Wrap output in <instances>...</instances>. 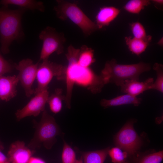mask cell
<instances>
[{"instance_id":"6da1fadb","label":"cell","mask_w":163,"mask_h":163,"mask_svg":"<svg viewBox=\"0 0 163 163\" xmlns=\"http://www.w3.org/2000/svg\"><path fill=\"white\" fill-rule=\"evenodd\" d=\"M80 49L69 45L66 56L68 65L66 66L65 78L66 93L65 102L66 107L71 108V101L74 86L77 85L86 88L93 94L99 93L105 85L100 75L96 74L90 68L80 66L78 59Z\"/></svg>"},{"instance_id":"7a4b0ae2","label":"cell","mask_w":163,"mask_h":163,"mask_svg":"<svg viewBox=\"0 0 163 163\" xmlns=\"http://www.w3.org/2000/svg\"><path fill=\"white\" fill-rule=\"evenodd\" d=\"M150 64L143 62L132 64H120L116 59H112L106 62L100 75L105 85L114 84L120 86L126 80L139 81L142 73L150 70Z\"/></svg>"},{"instance_id":"3957f363","label":"cell","mask_w":163,"mask_h":163,"mask_svg":"<svg viewBox=\"0 0 163 163\" xmlns=\"http://www.w3.org/2000/svg\"><path fill=\"white\" fill-rule=\"evenodd\" d=\"M26 10L20 8L11 10L6 6L0 8V40L3 53H8L12 43L22 36L21 20Z\"/></svg>"},{"instance_id":"277c9868","label":"cell","mask_w":163,"mask_h":163,"mask_svg":"<svg viewBox=\"0 0 163 163\" xmlns=\"http://www.w3.org/2000/svg\"><path fill=\"white\" fill-rule=\"evenodd\" d=\"M54 9L60 19H69L79 28L84 35L88 37L99 29L95 23L91 20L77 4L64 0L56 1Z\"/></svg>"},{"instance_id":"5b68a950","label":"cell","mask_w":163,"mask_h":163,"mask_svg":"<svg viewBox=\"0 0 163 163\" xmlns=\"http://www.w3.org/2000/svg\"><path fill=\"white\" fill-rule=\"evenodd\" d=\"M33 138L28 144L32 150L40 148L43 144L47 149H50L57 141L56 137L61 131L54 118L45 110L40 121L37 123Z\"/></svg>"},{"instance_id":"8992f818","label":"cell","mask_w":163,"mask_h":163,"mask_svg":"<svg viewBox=\"0 0 163 163\" xmlns=\"http://www.w3.org/2000/svg\"><path fill=\"white\" fill-rule=\"evenodd\" d=\"M136 121L133 119L128 120L114 138L116 147L126 152L130 157L138 152L143 144L142 139L133 127L134 123Z\"/></svg>"},{"instance_id":"52a82bcc","label":"cell","mask_w":163,"mask_h":163,"mask_svg":"<svg viewBox=\"0 0 163 163\" xmlns=\"http://www.w3.org/2000/svg\"><path fill=\"white\" fill-rule=\"evenodd\" d=\"M39 37L43 41L40 61L48 59L54 53L58 55L63 53L66 41L63 33L58 32L54 28L48 26L40 32Z\"/></svg>"},{"instance_id":"ba28073f","label":"cell","mask_w":163,"mask_h":163,"mask_svg":"<svg viewBox=\"0 0 163 163\" xmlns=\"http://www.w3.org/2000/svg\"><path fill=\"white\" fill-rule=\"evenodd\" d=\"M66 66L51 62L48 59L39 64L36 78L37 87L34 90L35 94L46 89L53 78L56 77L59 80L64 81Z\"/></svg>"},{"instance_id":"9c48e42d","label":"cell","mask_w":163,"mask_h":163,"mask_svg":"<svg viewBox=\"0 0 163 163\" xmlns=\"http://www.w3.org/2000/svg\"><path fill=\"white\" fill-rule=\"evenodd\" d=\"M38 65L39 62L34 64L31 59L28 58L22 59L18 64L14 65V68L19 71L17 76L26 96L28 97L34 93L32 87L36 78Z\"/></svg>"},{"instance_id":"30bf717a","label":"cell","mask_w":163,"mask_h":163,"mask_svg":"<svg viewBox=\"0 0 163 163\" xmlns=\"http://www.w3.org/2000/svg\"><path fill=\"white\" fill-rule=\"evenodd\" d=\"M49 96L48 89L36 94L24 107L17 110L15 113L17 120L19 121L28 116H38L45 110Z\"/></svg>"},{"instance_id":"8fae6325","label":"cell","mask_w":163,"mask_h":163,"mask_svg":"<svg viewBox=\"0 0 163 163\" xmlns=\"http://www.w3.org/2000/svg\"><path fill=\"white\" fill-rule=\"evenodd\" d=\"M35 152L26 146L24 142L18 140L11 145L7 157L11 163H27Z\"/></svg>"},{"instance_id":"7c38bea8","label":"cell","mask_w":163,"mask_h":163,"mask_svg":"<svg viewBox=\"0 0 163 163\" xmlns=\"http://www.w3.org/2000/svg\"><path fill=\"white\" fill-rule=\"evenodd\" d=\"M154 82L152 78H149L143 82L126 80L120 86L122 92L136 97L147 90L152 89Z\"/></svg>"},{"instance_id":"4fadbf2b","label":"cell","mask_w":163,"mask_h":163,"mask_svg":"<svg viewBox=\"0 0 163 163\" xmlns=\"http://www.w3.org/2000/svg\"><path fill=\"white\" fill-rule=\"evenodd\" d=\"M19 80L17 76H0V99L7 101L17 94L16 87Z\"/></svg>"},{"instance_id":"5bb4252c","label":"cell","mask_w":163,"mask_h":163,"mask_svg":"<svg viewBox=\"0 0 163 163\" xmlns=\"http://www.w3.org/2000/svg\"><path fill=\"white\" fill-rule=\"evenodd\" d=\"M120 12L119 9L113 6L101 8L96 16V24L99 29L109 25L117 17Z\"/></svg>"},{"instance_id":"9a60e30c","label":"cell","mask_w":163,"mask_h":163,"mask_svg":"<svg viewBox=\"0 0 163 163\" xmlns=\"http://www.w3.org/2000/svg\"><path fill=\"white\" fill-rule=\"evenodd\" d=\"M142 101V99L141 98H138L136 97L126 94L110 99H102L100 101V104L104 108L127 104H133L135 106H138Z\"/></svg>"},{"instance_id":"2e32d148","label":"cell","mask_w":163,"mask_h":163,"mask_svg":"<svg viewBox=\"0 0 163 163\" xmlns=\"http://www.w3.org/2000/svg\"><path fill=\"white\" fill-rule=\"evenodd\" d=\"M14 5L20 8L30 10H37L41 12L45 11V6L43 2L33 0H2L0 5L8 6V5Z\"/></svg>"},{"instance_id":"e0dca14e","label":"cell","mask_w":163,"mask_h":163,"mask_svg":"<svg viewBox=\"0 0 163 163\" xmlns=\"http://www.w3.org/2000/svg\"><path fill=\"white\" fill-rule=\"evenodd\" d=\"M130 158V163H161L163 159V151H152L140 154L138 152Z\"/></svg>"},{"instance_id":"ac0fdd59","label":"cell","mask_w":163,"mask_h":163,"mask_svg":"<svg viewBox=\"0 0 163 163\" xmlns=\"http://www.w3.org/2000/svg\"><path fill=\"white\" fill-rule=\"evenodd\" d=\"M110 147L95 151L82 152L84 163H104L108 155Z\"/></svg>"},{"instance_id":"d6986e66","label":"cell","mask_w":163,"mask_h":163,"mask_svg":"<svg viewBox=\"0 0 163 163\" xmlns=\"http://www.w3.org/2000/svg\"><path fill=\"white\" fill-rule=\"evenodd\" d=\"M126 43L129 50L133 54L139 56L144 52L149 42L131 36L125 37Z\"/></svg>"},{"instance_id":"ffe728a7","label":"cell","mask_w":163,"mask_h":163,"mask_svg":"<svg viewBox=\"0 0 163 163\" xmlns=\"http://www.w3.org/2000/svg\"><path fill=\"white\" fill-rule=\"evenodd\" d=\"M80 49L78 59V64L83 67H90L95 61L94 50L85 45H83Z\"/></svg>"},{"instance_id":"44dd1931","label":"cell","mask_w":163,"mask_h":163,"mask_svg":"<svg viewBox=\"0 0 163 163\" xmlns=\"http://www.w3.org/2000/svg\"><path fill=\"white\" fill-rule=\"evenodd\" d=\"M62 91L61 89L57 88L48 98L47 103L51 111L54 113H59L62 109V101L65 100V96L62 95Z\"/></svg>"},{"instance_id":"7402d4cb","label":"cell","mask_w":163,"mask_h":163,"mask_svg":"<svg viewBox=\"0 0 163 163\" xmlns=\"http://www.w3.org/2000/svg\"><path fill=\"white\" fill-rule=\"evenodd\" d=\"M108 154L113 163H130L129 156L128 154L118 147L110 149Z\"/></svg>"},{"instance_id":"603a6c76","label":"cell","mask_w":163,"mask_h":163,"mask_svg":"<svg viewBox=\"0 0 163 163\" xmlns=\"http://www.w3.org/2000/svg\"><path fill=\"white\" fill-rule=\"evenodd\" d=\"M150 4L147 0H131L124 6V9L128 12L134 14H138L145 7Z\"/></svg>"},{"instance_id":"cb8c5ba5","label":"cell","mask_w":163,"mask_h":163,"mask_svg":"<svg viewBox=\"0 0 163 163\" xmlns=\"http://www.w3.org/2000/svg\"><path fill=\"white\" fill-rule=\"evenodd\" d=\"M130 29L133 37L149 42L151 41L152 37L147 35L144 27L139 22L137 21L132 23L130 25Z\"/></svg>"},{"instance_id":"d4e9b609","label":"cell","mask_w":163,"mask_h":163,"mask_svg":"<svg viewBox=\"0 0 163 163\" xmlns=\"http://www.w3.org/2000/svg\"><path fill=\"white\" fill-rule=\"evenodd\" d=\"M153 69L156 71L157 78L154 82L152 89L156 90L163 93V66L161 64L156 63L154 64Z\"/></svg>"},{"instance_id":"484cf974","label":"cell","mask_w":163,"mask_h":163,"mask_svg":"<svg viewBox=\"0 0 163 163\" xmlns=\"http://www.w3.org/2000/svg\"><path fill=\"white\" fill-rule=\"evenodd\" d=\"M63 141L62 155V163H75L76 160L75 151L64 139Z\"/></svg>"},{"instance_id":"4316f807","label":"cell","mask_w":163,"mask_h":163,"mask_svg":"<svg viewBox=\"0 0 163 163\" xmlns=\"http://www.w3.org/2000/svg\"><path fill=\"white\" fill-rule=\"evenodd\" d=\"M14 68V65L6 60L0 54V76L11 72Z\"/></svg>"},{"instance_id":"83f0119b","label":"cell","mask_w":163,"mask_h":163,"mask_svg":"<svg viewBox=\"0 0 163 163\" xmlns=\"http://www.w3.org/2000/svg\"><path fill=\"white\" fill-rule=\"evenodd\" d=\"M27 163H46V162L41 158L32 156Z\"/></svg>"},{"instance_id":"f1b7e54d","label":"cell","mask_w":163,"mask_h":163,"mask_svg":"<svg viewBox=\"0 0 163 163\" xmlns=\"http://www.w3.org/2000/svg\"><path fill=\"white\" fill-rule=\"evenodd\" d=\"M0 150V163H11L8 158Z\"/></svg>"},{"instance_id":"f546056e","label":"cell","mask_w":163,"mask_h":163,"mask_svg":"<svg viewBox=\"0 0 163 163\" xmlns=\"http://www.w3.org/2000/svg\"><path fill=\"white\" fill-rule=\"evenodd\" d=\"M153 2L157 4H163V1L162 0H154Z\"/></svg>"},{"instance_id":"4dcf8cb0","label":"cell","mask_w":163,"mask_h":163,"mask_svg":"<svg viewBox=\"0 0 163 163\" xmlns=\"http://www.w3.org/2000/svg\"><path fill=\"white\" fill-rule=\"evenodd\" d=\"M75 163H83V158L82 156L78 160H76Z\"/></svg>"},{"instance_id":"1f68e13d","label":"cell","mask_w":163,"mask_h":163,"mask_svg":"<svg viewBox=\"0 0 163 163\" xmlns=\"http://www.w3.org/2000/svg\"><path fill=\"white\" fill-rule=\"evenodd\" d=\"M158 44L159 45L162 46L163 45V38H161L159 40V41L158 43Z\"/></svg>"},{"instance_id":"d6a6232c","label":"cell","mask_w":163,"mask_h":163,"mask_svg":"<svg viewBox=\"0 0 163 163\" xmlns=\"http://www.w3.org/2000/svg\"><path fill=\"white\" fill-rule=\"evenodd\" d=\"M4 149V146L2 143L0 141V150H2Z\"/></svg>"}]
</instances>
